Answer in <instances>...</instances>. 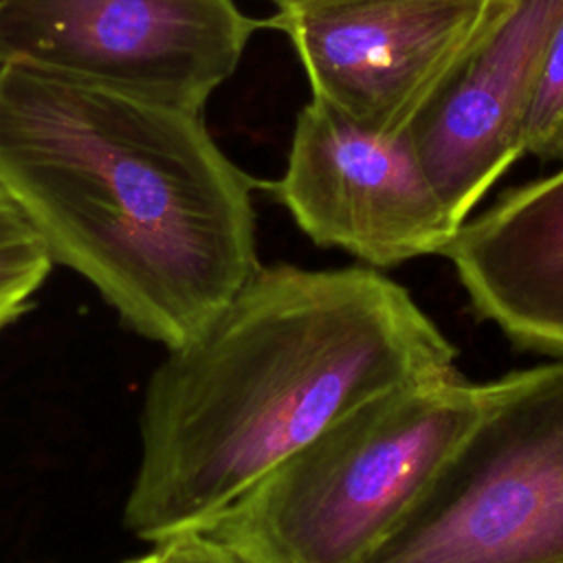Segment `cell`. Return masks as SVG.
Returning a JSON list of instances; mask_svg holds the SVG:
<instances>
[{
	"mask_svg": "<svg viewBox=\"0 0 563 563\" xmlns=\"http://www.w3.org/2000/svg\"><path fill=\"white\" fill-rule=\"evenodd\" d=\"M455 356L378 268L262 264L152 369L128 532L152 548L209 532L330 424L383 391L455 372Z\"/></svg>",
	"mask_w": 563,
	"mask_h": 563,
	"instance_id": "obj_1",
	"label": "cell"
},
{
	"mask_svg": "<svg viewBox=\"0 0 563 563\" xmlns=\"http://www.w3.org/2000/svg\"><path fill=\"white\" fill-rule=\"evenodd\" d=\"M257 187L202 112L0 64V189L55 264L165 350L207 325L262 266Z\"/></svg>",
	"mask_w": 563,
	"mask_h": 563,
	"instance_id": "obj_2",
	"label": "cell"
},
{
	"mask_svg": "<svg viewBox=\"0 0 563 563\" xmlns=\"http://www.w3.org/2000/svg\"><path fill=\"white\" fill-rule=\"evenodd\" d=\"M457 369L374 396L242 495L211 534L242 563H367L479 420Z\"/></svg>",
	"mask_w": 563,
	"mask_h": 563,
	"instance_id": "obj_3",
	"label": "cell"
},
{
	"mask_svg": "<svg viewBox=\"0 0 563 563\" xmlns=\"http://www.w3.org/2000/svg\"><path fill=\"white\" fill-rule=\"evenodd\" d=\"M367 563H563V361L510 372Z\"/></svg>",
	"mask_w": 563,
	"mask_h": 563,
	"instance_id": "obj_4",
	"label": "cell"
},
{
	"mask_svg": "<svg viewBox=\"0 0 563 563\" xmlns=\"http://www.w3.org/2000/svg\"><path fill=\"white\" fill-rule=\"evenodd\" d=\"M257 29L235 0H0V64L202 112Z\"/></svg>",
	"mask_w": 563,
	"mask_h": 563,
	"instance_id": "obj_5",
	"label": "cell"
},
{
	"mask_svg": "<svg viewBox=\"0 0 563 563\" xmlns=\"http://www.w3.org/2000/svg\"><path fill=\"white\" fill-rule=\"evenodd\" d=\"M312 97L380 132L409 130L455 81L512 0H268Z\"/></svg>",
	"mask_w": 563,
	"mask_h": 563,
	"instance_id": "obj_6",
	"label": "cell"
},
{
	"mask_svg": "<svg viewBox=\"0 0 563 563\" xmlns=\"http://www.w3.org/2000/svg\"><path fill=\"white\" fill-rule=\"evenodd\" d=\"M262 187L317 246L341 249L372 268L442 255L460 229L411 128L372 130L317 97L297 114L284 174Z\"/></svg>",
	"mask_w": 563,
	"mask_h": 563,
	"instance_id": "obj_7",
	"label": "cell"
},
{
	"mask_svg": "<svg viewBox=\"0 0 563 563\" xmlns=\"http://www.w3.org/2000/svg\"><path fill=\"white\" fill-rule=\"evenodd\" d=\"M563 0H512L455 81L411 125L418 154L460 227L521 156L528 103Z\"/></svg>",
	"mask_w": 563,
	"mask_h": 563,
	"instance_id": "obj_8",
	"label": "cell"
},
{
	"mask_svg": "<svg viewBox=\"0 0 563 563\" xmlns=\"http://www.w3.org/2000/svg\"><path fill=\"white\" fill-rule=\"evenodd\" d=\"M442 255L484 319L563 358V167L466 218Z\"/></svg>",
	"mask_w": 563,
	"mask_h": 563,
	"instance_id": "obj_9",
	"label": "cell"
},
{
	"mask_svg": "<svg viewBox=\"0 0 563 563\" xmlns=\"http://www.w3.org/2000/svg\"><path fill=\"white\" fill-rule=\"evenodd\" d=\"M53 264L44 242L0 189V332L29 310Z\"/></svg>",
	"mask_w": 563,
	"mask_h": 563,
	"instance_id": "obj_10",
	"label": "cell"
},
{
	"mask_svg": "<svg viewBox=\"0 0 563 563\" xmlns=\"http://www.w3.org/2000/svg\"><path fill=\"white\" fill-rule=\"evenodd\" d=\"M523 150L545 161L563 158V18L552 35L528 103Z\"/></svg>",
	"mask_w": 563,
	"mask_h": 563,
	"instance_id": "obj_11",
	"label": "cell"
},
{
	"mask_svg": "<svg viewBox=\"0 0 563 563\" xmlns=\"http://www.w3.org/2000/svg\"><path fill=\"white\" fill-rule=\"evenodd\" d=\"M154 548L161 554V563H242L207 532L185 534Z\"/></svg>",
	"mask_w": 563,
	"mask_h": 563,
	"instance_id": "obj_12",
	"label": "cell"
},
{
	"mask_svg": "<svg viewBox=\"0 0 563 563\" xmlns=\"http://www.w3.org/2000/svg\"><path fill=\"white\" fill-rule=\"evenodd\" d=\"M121 563H161V554L156 548H152L147 554H141L136 559H128V561H121Z\"/></svg>",
	"mask_w": 563,
	"mask_h": 563,
	"instance_id": "obj_13",
	"label": "cell"
}]
</instances>
